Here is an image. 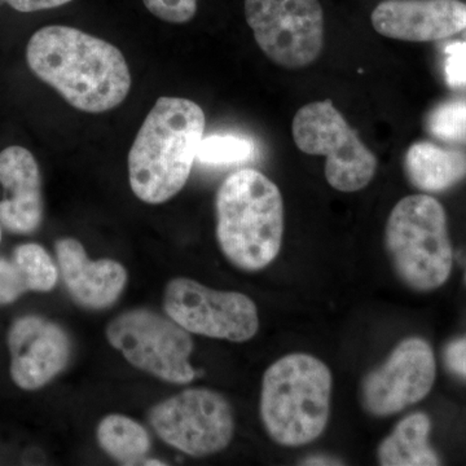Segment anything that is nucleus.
I'll return each instance as SVG.
<instances>
[{"instance_id": "nucleus-1", "label": "nucleus", "mask_w": 466, "mask_h": 466, "mask_svg": "<svg viewBox=\"0 0 466 466\" xmlns=\"http://www.w3.org/2000/svg\"><path fill=\"white\" fill-rule=\"evenodd\" d=\"M26 61L34 75L82 112H108L130 92V69L122 52L76 27L51 25L34 33Z\"/></svg>"}, {"instance_id": "nucleus-2", "label": "nucleus", "mask_w": 466, "mask_h": 466, "mask_svg": "<svg viewBox=\"0 0 466 466\" xmlns=\"http://www.w3.org/2000/svg\"><path fill=\"white\" fill-rule=\"evenodd\" d=\"M205 126L207 116L195 101L170 96L156 101L128 153L130 186L139 200L164 204L182 191Z\"/></svg>"}, {"instance_id": "nucleus-3", "label": "nucleus", "mask_w": 466, "mask_h": 466, "mask_svg": "<svg viewBox=\"0 0 466 466\" xmlns=\"http://www.w3.org/2000/svg\"><path fill=\"white\" fill-rule=\"evenodd\" d=\"M217 238L233 266L256 272L271 265L283 244L284 201L271 179L254 168L229 175L217 192Z\"/></svg>"}, {"instance_id": "nucleus-4", "label": "nucleus", "mask_w": 466, "mask_h": 466, "mask_svg": "<svg viewBox=\"0 0 466 466\" xmlns=\"http://www.w3.org/2000/svg\"><path fill=\"white\" fill-rule=\"evenodd\" d=\"M332 373L312 355H285L265 372L260 419L267 434L284 447H300L324 433L330 416Z\"/></svg>"}, {"instance_id": "nucleus-5", "label": "nucleus", "mask_w": 466, "mask_h": 466, "mask_svg": "<svg viewBox=\"0 0 466 466\" xmlns=\"http://www.w3.org/2000/svg\"><path fill=\"white\" fill-rule=\"evenodd\" d=\"M385 245L395 272L413 290H434L449 280L453 253L446 211L431 196H407L395 205Z\"/></svg>"}, {"instance_id": "nucleus-6", "label": "nucleus", "mask_w": 466, "mask_h": 466, "mask_svg": "<svg viewBox=\"0 0 466 466\" xmlns=\"http://www.w3.org/2000/svg\"><path fill=\"white\" fill-rule=\"evenodd\" d=\"M293 139L306 155L324 156L325 177L332 188L351 193L366 188L375 177L377 158L361 142L332 100L306 104L291 125Z\"/></svg>"}, {"instance_id": "nucleus-7", "label": "nucleus", "mask_w": 466, "mask_h": 466, "mask_svg": "<svg viewBox=\"0 0 466 466\" xmlns=\"http://www.w3.org/2000/svg\"><path fill=\"white\" fill-rule=\"evenodd\" d=\"M106 339L131 366L162 381L186 385L195 380L191 334L173 319L147 309H130L110 321Z\"/></svg>"}, {"instance_id": "nucleus-8", "label": "nucleus", "mask_w": 466, "mask_h": 466, "mask_svg": "<svg viewBox=\"0 0 466 466\" xmlns=\"http://www.w3.org/2000/svg\"><path fill=\"white\" fill-rule=\"evenodd\" d=\"M245 17L260 50L276 66L302 69L324 47V14L319 0H245Z\"/></svg>"}, {"instance_id": "nucleus-9", "label": "nucleus", "mask_w": 466, "mask_h": 466, "mask_svg": "<svg viewBox=\"0 0 466 466\" xmlns=\"http://www.w3.org/2000/svg\"><path fill=\"white\" fill-rule=\"evenodd\" d=\"M149 424L168 446L192 458L227 449L235 434L231 404L210 389H187L149 412Z\"/></svg>"}, {"instance_id": "nucleus-10", "label": "nucleus", "mask_w": 466, "mask_h": 466, "mask_svg": "<svg viewBox=\"0 0 466 466\" xmlns=\"http://www.w3.org/2000/svg\"><path fill=\"white\" fill-rule=\"evenodd\" d=\"M164 309L187 332L208 339L245 342L259 329L258 309L247 294L210 289L191 279L167 285Z\"/></svg>"}, {"instance_id": "nucleus-11", "label": "nucleus", "mask_w": 466, "mask_h": 466, "mask_svg": "<svg viewBox=\"0 0 466 466\" xmlns=\"http://www.w3.org/2000/svg\"><path fill=\"white\" fill-rule=\"evenodd\" d=\"M437 367L433 349L410 337L397 346L385 363L361 382V404L370 416L389 417L419 403L433 389Z\"/></svg>"}, {"instance_id": "nucleus-12", "label": "nucleus", "mask_w": 466, "mask_h": 466, "mask_svg": "<svg viewBox=\"0 0 466 466\" xmlns=\"http://www.w3.org/2000/svg\"><path fill=\"white\" fill-rule=\"evenodd\" d=\"M11 377L18 388L42 389L60 375L72 357V341L61 325L36 315L17 319L8 332Z\"/></svg>"}, {"instance_id": "nucleus-13", "label": "nucleus", "mask_w": 466, "mask_h": 466, "mask_svg": "<svg viewBox=\"0 0 466 466\" xmlns=\"http://www.w3.org/2000/svg\"><path fill=\"white\" fill-rule=\"evenodd\" d=\"M370 20L386 38L441 41L466 29V5L460 0H383Z\"/></svg>"}, {"instance_id": "nucleus-14", "label": "nucleus", "mask_w": 466, "mask_h": 466, "mask_svg": "<svg viewBox=\"0 0 466 466\" xmlns=\"http://www.w3.org/2000/svg\"><path fill=\"white\" fill-rule=\"evenodd\" d=\"M0 184L5 192L0 225L21 235L36 231L43 220L42 177L29 150L14 146L0 152Z\"/></svg>"}, {"instance_id": "nucleus-15", "label": "nucleus", "mask_w": 466, "mask_h": 466, "mask_svg": "<svg viewBox=\"0 0 466 466\" xmlns=\"http://www.w3.org/2000/svg\"><path fill=\"white\" fill-rule=\"evenodd\" d=\"M58 267L67 290L84 308L103 309L116 302L127 283V271L113 259H88L76 238H61L55 245Z\"/></svg>"}, {"instance_id": "nucleus-16", "label": "nucleus", "mask_w": 466, "mask_h": 466, "mask_svg": "<svg viewBox=\"0 0 466 466\" xmlns=\"http://www.w3.org/2000/svg\"><path fill=\"white\" fill-rule=\"evenodd\" d=\"M404 170L420 191H446L466 177V153L431 142L415 143L407 150Z\"/></svg>"}, {"instance_id": "nucleus-17", "label": "nucleus", "mask_w": 466, "mask_h": 466, "mask_svg": "<svg viewBox=\"0 0 466 466\" xmlns=\"http://www.w3.org/2000/svg\"><path fill=\"white\" fill-rule=\"evenodd\" d=\"M431 419L421 412L404 417L377 450L380 465L434 466L440 458L429 444Z\"/></svg>"}, {"instance_id": "nucleus-18", "label": "nucleus", "mask_w": 466, "mask_h": 466, "mask_svg": "<svg viewBox=\"0 0 466 466\" xmlns=\"http://www.w3.org/2000/svg\"><path fill=\"white\" fill-rule=\"evenodd\" d=\"M97 441L104 452L125 465L143 461L150 450V437L146 428L130 417L116 413L101 420Z\"/></svg>"}, {"instance_id": "nucleus-19", "label": "nucleus", "mask_w": 466, "mask_h": 466, "mask_svg": "<svg viewBox=\"0 0 466 466\" xmlns=\"http://www.w3.org/2000/svg\"><path fill=\"white\" fill-rule=\"evenodd\" d=\"M12 260L23 276L27 290L51 291L56 287L57 267L41 245H20L15 250Z\"/></svg>"}, {"instance_id": "nucleus-20", "label": "nucleus", "mask_w": 466, "mask_h": 466, "mask_svg": "<svg viewBox=\"0 0 466 466\" xmlns=\"http://www.w3.org/2000/svg\"><path fill=\"white\" fill-rule=\"evenodd\" d=\"M254 152L253 143L235 135H210L202 137L198 161L208 165H231L248 161Z\"/></svg>"}, {"instance_id": "nucleus-21", "label": "nucleus", "mask_w": 466, "mask_h": 466, "mask_svg": "<svg viewBox=\"0 0 466 466\" xmlns=\"http://www.w3.org/2000/svg\"><path fill=\"white\" fill-rule=\"evenodd\" d=\"M429 133L443 142H466V101L441 104L428 116Z\"/></svg>"}, {"instance_id": "nucleus-22", "label": "nucleus", "mask_w": 466, "mask_h": 466, "mask_svg": "<svg viewBox=\"0 0 466 466\" xmlns=\"http://www.w3.org/2000/svg\"><path fill=\"white\" fill-rule=\"evenodd\" d=\"M198 0H143L144 5L159 20L186 24L195 17Z\"/></svg>"}, {"instance_id": "nucleus-23", "label": "nucleus", "mask_w": 466, "mask_h": 466, "mask_svg": "<svg viewBox=\"0 0 466 466\" xmlns=\"http://www.w3.org/2000/svg\"><path fill=\"white\" fill-rule=\"evenodd\" d=\"M25 291V281L14 260L0 258V305L15 302Z\"/></svg>"}, {"instance_id": "nucleus-24", "label": "nucleus", "mask_w": 466, "mask_h": 466, "mask_svg": "<svg viewBox=\"0 0 466 466\" xmlns=\"http://www.w3.org/2000/svg\"><path fill=\"white\" fill-rule=\"evenodd\" d=\"M446 79L452 87L466 85V43H452L446 48Z\"/></svg>"}, {"instance_id": "nucleus-25", "label": "nucleus", "mask_w": 466, "mask_h": 466, "mask_svg": "<svg viewBox=\"0 0 466 466\" xmlns=\"http://www.w3.org/2000/svg\"><path fill=\"white\" fill-rule=\"evenodd\" d=\"M444 363L453 375L466 380V337L455 339L447 346Z\"/></svg>"}, {"instance_id": "nucleus-26", "label": "nucleus", "mask_w": 466, "mask_h": 466, "mask_svg": "<svg viewBox=\"0 0 466 466\" xmlns=\"http://www.w3.org/2000/svg\"><path fill=\"white\" fill-rule=\"evenodd\" d=\"M5 2L18 12L29 14V12L61 7V5H67L72 0H5Z\"/></svg>"}, {"instance_id": "nucleus-27", "label": "nucleus", "mask_w": 466, "mask_h": 466, "mask_svg": "<svg viewBox=\"0 0 466 466\" xmlns=\"http://www.w3.org/2000/svg\"><path fill=\"white\" fill-rule=\"evenodd\" d=\"M142 465L146 466H164L167 462L159 461V460H143Z\"/></svg>"}, {"instance_id": "nucleus-28", "label": "nucleus", "mask_w": 466, "mask_h": 466, "mask_svg": "<svg viewBox=\"0 0 466 466\" xmlns=\"http://www.w3.org/2000/svg\"><path fill=\"white\" fill-rule=\"evenodd\" d=\"M0 241H2V229H0Z\"/></svg>"}]
</instances>
